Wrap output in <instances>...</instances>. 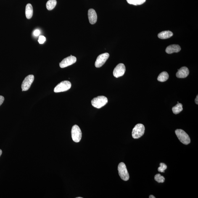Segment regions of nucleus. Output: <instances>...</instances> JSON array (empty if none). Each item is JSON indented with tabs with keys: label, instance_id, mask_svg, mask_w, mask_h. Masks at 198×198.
<instances>
[{
	"label": "nucleus",
	"instance_id": "nucleus-1",
	"mask_svg": "<svg viewBox=\"0 0 198 198\" xmlns=\"http://www.w3.org/2000/svg\"><path fill=\"white\" fill-rule=\"evenodd\" d=\"M108 102L107 98L104 96H99L94 98L91 101L92 105L98 109L103 107Z\"/></svg>",
	"mask_w": 198,
	"mask_h": 198
},
{
	"label": "nucleus",
	"instance_id": "nucleus-2",
	"mask_svg": "<svg viewBox=\"0 0 198 198\" xmlns=\"http://www.w3.org/2000/svg\"><path fill=\"white\" fill-rule=\"evenodd\" d=\"M175 133L179 140L182 144L188 145L191 142L190 137L185 132L181 129H177Z\"/></svg>",
	"mask_w": 198,
	"mask_h": 198
},
{
	"label": "nucleus",
	"instance_id": "nucleus-3",
	"mask_svg": "<svg viewBox=\"0 0 198 198\" xmlns=\"http://www.w3.org/2000/svg\"><path fill=\"white\" fill-rule=\"evenodd\" d=\"M145 131L144 125L142 124H138L133 128L132 135L134 139H138L144 134Z\"/></svg>",
	"mask_w": 198,
	"mask_h": 198
},
{
	"label": "nucleus",
	"instance_id": "nucleus-4",
	"mask_svg": "<svg viewBox=\"0 0 198 198\" xmlns=\"http://www.w3.org/2000/svg\"><path fill=\"white\" fill-rule=\"evenodd\" d=\"M118 170L119 175L122 180L125 181H128L129 179V175L126 165L124 162H120L119 164Z\"/></svg>",
	"mask_w": 198,
	"mask_h": 198
},
{
	"label": "nucleus",
	"instance_id": "nucleus-5",
	"mask_svg": "<svg viewBox=\"0 0 198 198\" xmlns=\"http://www.w3.org/2000/svg\"><path fill=\"white\" fill-rule=\"evenodd\" d=\"M72 139L75 142H79L81 140L82 133L81 130L78 125H75L72 127L71 130Z\"/></svg>",
	"mask_w": 198,
	"mask_h": 198
},
{
	"label": "nucleus",
	"instance_id": "nucleus-6",
	"mask_svg": "<svg viewBox=\"0 0 198 198\" xmlns=\"http://www.w3.org/2000/svg\"><path fill=\"white\" fill-rule=\"evenodd\" d=\"M71 87V83L68 81H64L58 84L54 89L55 93L62 92L68 90Z\"/></svg>",
	"mask_w": 198,
	"mask_h": 198
},
{
	"label": "nucleus",
	"instance_id": "nucleus-7",
	"mask_svg": "<svg viewBox=\"0 0 198 198\" xmlns=\"http://www.w3.org/2000/svg\"><path fill=\"white\" fill-rule=\"evenodd\" d=\"M34 80V76L30 75L27 76L22 82V91L28 90Z\"/></svg>",
	"mask_w": 198,
	"mask_h": 198
},
{
	"label": "nucleus",
	"instance_id": "nucleus-8",
	"mask_svg": "<svg viewBox=\"0 0 198 198\" xmlns=\"http://www.w3.org/2000/svg\"><path fill=\"white\" fill-rule=\"evenodd\" d=\"M76 58L75 56L71 55L63 59L59 64L61 68H64L73 64L76 62Z\"/></svg>",
	"mask_w": 198,
	"mask_h": 198
},
{
	"label": "nucleus",
	"instance_id": "nucleus-9",
	"mask_svg": "<svg viewBox=\"0 0 198 198\" xmlns=\"http://www.w3.org/2000/svg\"><path fill=\"white\" fill-rule=\"evenodd\" d=\"M109 54L108 53L101 54L98 56L95 62V65L96 67H100L103 65L108 59Z\"/></svg>",
	"mask_w": 198,
	"mask_h": 198
},
{
	"label": "nucleus",
	"instance_id": "nucleus-10",
	"mask_svg": "<svg viewBox=\"0 0 198 198\" xmlns=\"http://www.w3.org/2000/svg\"><path fill=\"white\" fill-rule=\"evenodd\" d=\"M125 67L123 64L120 63L116 66L114 69L113 75L116 78H119L125 74Z\"/></svg>",
	"mask_w": 198,
	"mask_h": 198
},
{
	"label": "nucleus",
	"instance_id": "nucleus-11",
	"mask_svg": "<svg viewBox=\"0 0 198 198\" xmlns=\"http://www.w3.org/2000/svg\"><path fill=\"white\" fill-rule=\"evenodd\" d=\"M189 71L188 67H181L176 73V76L179 78H186L189 75Z\"/></svg>",
	"mask_w": 198,
	"mask_h": 198
},
{
	"label": "nucleus",
	"instance_id": "nucleus-12",
	"mask_svg": "<svg viewBox=\"0 0 198 198\" xmlns=\"http://www.w3.org/2000/svg\"><path fill=\"white\" fill-rule=\"evenodd\" d=\"M88 18L90 23L94 24L97 21V16L96 11L94 9H90L88 11Z\"/></svg>",
	"mask_w": 198,
	"mask_h": 198
},
{
	"label": "nucleus",
	"instance_id": "nucleus-13",
	"mask_svg": "<svg viewBox=\"0 0 198 198\" xmlns=\"http://www.w3.org/2000/svg\"><path fill=\"white\" fill-rule=\"evenodd\" d=\"M181 50V47L179 45H171L167 47L165 49V52L167 53L171 54L174 53H178Z\"/></svg>",
	"mask_w": 198,
	"mask_h": 198
},
{
	"label": "nucleus",
	"instance_id": "nucleus-14",
	"mask_svg": "<svg viewBox=\"0 0 198 198\" xmlns=\"http://www.w3.org/2000/svg\"><path fill=\"white\" fill-rule=\"evenodd\" d=\"M173 33L172 32L169 30L164 31L159 33L158 35V37L161 39H164L169 38L173 36Z\"/></svg>",
	"mask_w": 198,
	"mask_h": 198
},
{
	"label": "nucleus",
	"instance_id": "nucleus-15",
	"mask_svg": "<svg viewBox=\"0 0 198 198\" xmlns=\"http://www.w3.org/2000/svg\"><path fill=\"white\" fill-rule=\"evenodd\" d=\"M33 7L31 4H27L25 8V15L27 18L30 19L33 17Z\"/></svg>",
	"mask_w": 198,
	"mask_h": 198
},
{
	"label": "nucleus",
	"instance_id": "nucleus-16",
	"mask_svg": "<svg viewBox=\"0 0 198 198\" xmlns=\"http://www.w3.org/2000/svg\"><path fill=\"white\" fill-rule=\"evenodd\" d=\"M169 78V75L166 72H162L157 78V80L160 82L166 81Z\"/></svg>",
	"mask_w": 198,
	"mask_h": 198
},
{
	"label": "nucleus",
	"instance_id": "nucleus-17",
	"mask_svg": "<svg viewBox=\"0 0 198 198\" xmlns=\"http://www.w3.org/2000/svg\"><path fill=\"white\" fill-rule=\"evenodd\" d=\"M56 0H49L46 3L47 9L49 10H52L57 4Z\"/></svg>",
	"mask_w": 198,
	"mask_h": 198
},
{
	"label": "nucleus",
	"instance_id": "nucleus-18",
	"mask_svg": "<svg viewBox=\"0 0 198 198\" xmlns=\"http://www.w3.org/2000/svg\"><path fill=\"white\" fill-rule=\"evenodd\" d=\"M182 110V105L181 103H179L172 108V110H173V113L176 115L180 113Z\"/></svg>",
	"mask_w": 198,
	"mask_h": 198
},
{
	"label": "nucleus",
	"instance_id": "nucleus-19",
	"mask_svg": "<svg viewBox=\"0 0 198 198\" xmlns=\"http://www.w3.org/2000/svg\"><path fill=\"white\" fill-rule=\"evenodd\" d=\"M126 1L129 4L137 6L144 4L146 0H126Z\"/></svg>",
	"mask_w": 198,
	"mask_h": 198
},
{
	"label": "nucleus",
	"instance_id": "nucleus-20",
	"mask_svg": "<svg viewBox=\"0 0 198 198\" xmlns=\"http://www.w3.org/2000/svg\"><path fill=\"white\" fill-rule=\"evenodd\" d=\"M154 179L158 183H163L165 181V178L160 174H157L154 176Z\"/></svg>",
	"mask_w": 198,
	"mask_h": 198
},
{
	"label": "nucleus",
	"instance_id": "nucleus-21",
	"mask_svg": "<svg viewBox=\"0 0 198 198\" xmlns=\"http://www.w3.org/2000/svg\"><path fill=\"white\" fill-rule=\"evenodd\" d=\"M160 167L158 168V171L161 173H165V171L167 168V166L165 163H161Z\"/></svg>",
	"mask_w": 198,
	"mask_h": 198
},
{
	"label": "nucleus",
	"instance_id": "nucleus-22",
	"mask_svg": "<svg viewBox=\"0 0 198 198\" xmlns=\"http://www.w3.org/2000/svg\"><path fill=\"white\" fill-rule=\"evenodd\" d=\"M46 41V38L44 36H40L39 38L38 42L40 44H43Z\"/></svg>",
	"mask_w": 198,
	"mask_h": 198
},
{
	"label": "nucleus",
	"instance_id": "nucleus-23",
	"mask_svg": "<svg viewBox=\"0 0 198 198\" xmlns=\"http://www.w3.org/2000/svg\"><path fill=\"white\" fill-rule=\"evenodd\" d=\"M40 33H40V31L39 30H35L34 32L33 35L35 36H37L40 35Z\"/></svg>",
	"mask_w": 198,
	"mask_h": 198
},
{
	"label": "nucleus",
	"instance_id": "nucleus-24",
	"mask_svg": "<svg viewBox=\"0 0 198 198\" xmlns=\"http://www.w3.org/2000/svg\"><path fill=\"white\" fill-rule=\"evenodd\" d=\"M4 96H0V106L3 104L4 101Z\"/></svg>",
	"mask_w": 198,
	"mask_h": 198
},
{
	"label": "nucleus",
	"instance_id": "nucleus-25",
	"mask_svg": "<svg viewBox=\"0 0 198 198\" xmlns=\"http://www.w3.org/2000/svg\"><path fill=\"white\" fill-rule=\"evenodd\" d=\"M195 102L196 104H198V96L197 95L196 96L195 99Z\"/></svg>",
	"mask_w": 198,
	"mask_h": 198
},
{
	"label": "nucleus",
	"instance_id": "nucleus-26",
	"mask_svg": "<svg viewBox=\"0 0 198 198\" xmlns=\"http://www.w3.org/2000/svg\"><path fill=\"white\" fill-rule=\"evenodd\" d=\"M149 198H155L156 197H154V196L153 195H150L149 197Z\"/></svg>",
	"mask_w": 198,
	"mask_h": 198
},
{
	"label": "nucleus",
	"instance_id": "nucleus-27",
	"mask_svg": "<svg viewBox=\"0 0 198 198\" xmlns=\"http://www.w3.org/2000/svg\"><path fill=\"white\" fill-rule=\"evenodd\" d=\"M2 151H1V149H0V156H1V154H2Z\"/></svg>",
	"mask_w": 198,
	"mask_h": 198
},
{
	"label": "nucleus",
	"instance_id": "nucleus-28",
	"mask_svg": "<svg viewBox=\"0 0 198 198\" xmlns=\"http://www.w3.org/2000/svg\"><path fill=\"white\" fill-rule=\"evenodd\" d=\"M76 198H82V197H76Z\"/></svg>",
	"mask_w": 198,
	"mask_h": 198
}]
</instances>
